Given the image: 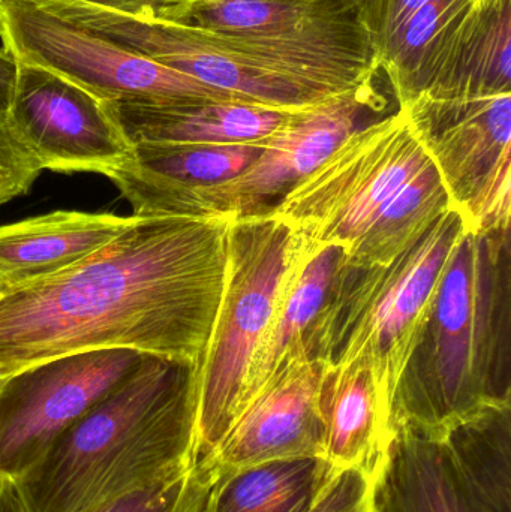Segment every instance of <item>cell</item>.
I'll return each mask as SVG.
<instances>
[{"label":"cell","instance_id":"obj_2","mask_svg":"<svg viewBox=\"0 0 511 512\" xmlns=\"http://www.w3.org/2000/svg\"><path fill=\"white\" fill-rule=\"evenodd\" d=\"M198 373L192 361L144 354L15 480L24 511H83L192 468Z\"/></svg>","mask_w":511,"mask_h":512},{"label":"cell","instance_id":"obj_6","mask_svg":"<svg viewBox=\"0 0 511 512\" xmlns=\"http://www.w3.org/2000/svg\"><path fill=\"white\" fill-rule=\"evenodd\" d=\"M153 17L219 33L332 95L380 74L351 0H183Z\"/></svg>","mask_w":511,"mask_h":512},{"label":"cell","instance_id":"obj_29","mask_svg":"<svg viewBox=\"0 0 511 512\" xmlns=\"http://www.w3.org/2000/svg\"><path fill=\"white\" fill-rule=\"evenodd\" d=\"M0 512H26L15 481L0 475Z\"/></svg>","mask_w":511,"mask_h":512},{"label":"cell","instance_id":"obj_20","mask_svg":"<svg viewBox=\"0 0 511 512\" xmlns=\"http://www.w3.org/2000/svg\"><path fill=\"white\" fill-rule=\"evenodd\" d=\"M338 474L324 457L270 460L221 472L204 512H308Z\"/></svg>","mask_w":511,"mask_h":512},{"label":"cell","instance_id":"obj_9","mask_svg":"<svg viewBox=\"0 0 511 512\" xmlns=\"http://www.w3.org/2000/svg\"><path fill=\"white\" fill-rule=\"evenodd\" d=\"M471 230H510L511 93L434 96L402 105Z\"/></svg>","mask_w":511,"mask_h":512},{"label":"cell","instance_id":"obj_16","mask_svg":"<svg viewBox=\"0 0 511 512\" xmlns=\"http://www.w3.org/2000/svg\"><path fill=\"white\" fill-rule=\"evenodd\" d=\"M369 512H488L441 438L398 430L371 478Z\"/></svg>","mask_w":511,"mask_h":512},{"label":"cell","instance_id":"obj_1","mask_svg":"<svg viewBox=\"0 0 511 512\" xmlns=\"http://www.w3.org/2000/svg\"><path fill=\"white\" fill-rule=\"evenodd\" d=\"M231 222L135 216L81 261L0 291V379L101 349L200 366L221 303Z\"/></svg>","mask_w":511,"mask_h":512},{"label":"cell","instance_id":"obj_19","mask_svg":"<svg viewBox=\"0 0 511 512\" xmlns=\"http://www.w3.org/2000/svg\"><path fill=\"white\" fill-rule=\"evenodd\" d=\"M135 216L59 212L0 227V285L15 288L57 273L111 242Z\"/></svg>","mask_w":511,"mask_h":512},{"label":"cell","instance_id":"obj_7","mask_svg":"<svg viewBox=\"0 0 511 512\" xmlns=\"http://www.w3.org/2000/svg\"><path fill=\"white\" fill-rule=\"evenodd\" d=\"M429 159L404 108L351 132L270 210L306 242L347 251Z\"/></svg>","mask_w":511,"mask_h":512},{"label":"cell","instance_id":"obj_27","mask_svg":"<svg viewBox=\"0 0 511 512\" xmlns=\"http://www.w3.org/2000/svg\"><path fill=\"white\" fill-rule=\"evenodd\" d=\"M101 8L114 9L129 15H155L161 9L183 0H81Z\"/></svg>","mask_w":511,"mask_h":512},{"label":"cell","instance_id":"obj_13","mask_svg":"<svg viewBox=\"0 0 511 512\" xmlns=\"http://www.w3.org/2000/svg\"><path fill=\"white\" fill-rule=\"evenodd\" d=\"M324 366L305 355L291 358L243 409L213 456L216 474L291 457H324L318 405Z\"/></svg>","mask_w":511,"mask_h":512},{"label":"cell","instance_id":"obj_22","mask_svg":"<svg viewBox=\"0 0 511 512\" xmlns=\"http://www.w3.org/2000/svg\"><path fill=\"white\" fill-rule=\"evenodd\" d=\"M452 207L449 192L429 161L345 251V264L365 268L389 264L416 245Z\"/></svg>","mask_w":511,"mask_h":512},{"label":"cell","instance_id":"obj_17","mask_svg":"<svg viewBox=\"0 0 511 512\" xmlns=\"http://www.w3.org/2000/svg\"><path fill=\"white\" fill-rule=\"evenodd\" d=\"M318 405L324 424V459L336 471L374 477L393 436L392 409L371 370L324 367Z\"/></svg>","mask_w":511,"mask_h":512},{"label":"cell","instance_id":"obj_5","mask_svg":"<svg viewBox=\"0 0 511 512\" xmlns=\"http://www.w3.org/2000/svg\"><path fill=\"white\" fill-rule=\"evenodd\" d=\"M300 237L270 213L233 219L227 273L198 373L197 462L215 453L243 411L246 379Z\"/></svg>","mask_w":511,"mask_h":512},{"label":"cell","instance_id":"obj_25","mask_svg":"<svg viewBox=\"0 0 511 512\" xmlns=\"http://www.w3.org/2000/svg\"><path fill=\"white\" fill-rule=\"evenodd\" d=\"M41 171L35 156L12 129L6 111L0 110V206L27 194Z\"/></svg>","mask_w":511,"mask_h":512},{"label":"cell","instance_id":"obj_28","mask_svg":"<svg viewBox=\"0 0 511 512\" xmlns=\"http://www.w3.org/2000/svg\"><path fill=\"white\" fill-rule=\"evenodd\" d=\"M15 77H17V62L0 44V110L2 111L8 110Z\"/></svg>","mask_w":511,"mask_h":512},{"label":"cell","instance_id":"obj_4","mask_svg":"<svg viewBox=\"0 0 511 512\" xmlns=\"http://www.w3.org/2000/svg\"><path fill=\"white\" fill-rule=\"evenodd\" d=\"M470 222L452 207L404 254L386 265H342L306 351L324 367L371 370L384 400L393 397L450 256Z\"/></svg>","mask_w":511,"mask_h":512},{"label":"cell","instance_id":"obj_26","mask_svg":"<svg viewBox=\"0 0 511 512\" xmlns=\"http://www.w3.org/2000/svg\"><path fill=\"white\" fill-rule=\"evenodd\" d=\"M371 478L360 471H341L308 512H369Z\"/></svg>","mask_w":511,"mask_h":512},{"label":"cell","instance_id":"obj_23","mask_svg":"<svg viewBox=\"0 0 511 512\" xmlns=\"http://www.w3.org/2000/svg\"><path fill=\"white\" fill-rule=\"evenodd\" d=\"M441 439L485 510L511 512V406L486 409Z\"/></svg>","mask_w":511,"mask_h":512},{"label":"cell","instance_id":"obj_14","mask_svg":"<svg viewBox=\"0 0 511 512\" xmlns=\"http://www.w3.org/2000/svg\"><path fill=\"white\" fill-rule=\"evenodd\" d=\"M398 107L428 89L473 12L471 0H351Z\"/></svg>","mask_w":511,"mask_h":512},{"label":"cell","instance_id":"obj_30","mask_svg":"<svg viewBox=\"0 0 511 512\" xmlns=\"http://www.w3.org/2000/svg\"><path fill=\"white\" fill-rule=\"evenodd\" d=\"M497 2H500V0H471V6H473V12H482L494 6Z\"/></svg>","mask_w":511,"mask_h":512},{"label":"cell","instance_id":"obj_24","mask_svg":"<svg viewBox=\"0 0 511 512\" xmlns=\"http://www.w3.org/2000/svg\"><path fill=\"white\" fill-rule=\"evenodd\" d=\"M218 474L206 463L78 512H204Z\"/></svg>","mask_w":511,"mask_h":512},{"label":"cell","instance_id":"obj_15","mask_svg":"<svg viewBox=\"0 0 511 512\" xmlns=\"http://www.w3.org/2000/svg\"><path fill=\"white\" fill-rule=\"evenodd\" d=\"M344 262L345 249L341 246L318 245L300 237L299 252L282 283L269 327L249 367L243 409L287 361L300 355L309 357L306 339Z\"/></svg>","mask_w":511,"mask_h":512},{"label":"cell","instance_id":"obj_8","mask_svg":"<svg viewBox=\"0 0 511 512\" xmlns=\"http://www.w3.org/2000/svg\"><path fill=\"white\" fill-rule=\"evenodd\" d=\"M0 41L15 62L53 72L105 102H246L132 53L29 0H0Z\"/></svg>","mask_w":511,"mask_h":512},{"label":"cell","instance_id":"obj_18","mask_svg":"<svg viewBox=\"0 0 511 512\" xmlns=\"http://www.w3.org/2000/svg\"><path fill=\"white\" fill-rule=\"evenodd\" d=\"M111 110L131 144L215 146L261 143L296 113L242 101L171 105L111 102Z\"/></svg>","mask_w":511,"mask_h":512},{"label":"cell","instance_id":"obj_3","mask_svg":"<svg viewBox=\"0 0 511 512\" xmlns=\"http://www.w3.org/2000/svg\"><path fill=\"white\" fill-rule=\"evenodd\" d=\"M503 406H511V231L468 227L396 385L393 430L443 438Z\"/></svg>","mask_w":511,"mask_h":512},{"label":"cell","instance_id":"obj_11","mask_svg":"<svg viewBox=\"0 0 511 512\" xmlns=\"http://www.w3.org/2000/svg\"><path fill=\"white\" fill-rule=\"evenodd\" d=\"M374 81L296 111L261 141V153L239 176L192 192L174 216H228L239 219L270 212L290 189L312 173L351 132L362 128L368 111L381 110Z\"/></svg>","mask_w":511,"mask_h":512},{"label":"cell","instance_id":"obj_21","mask_svg":"<svg viewBox=\"0 0 511 512\" xmlns=\"http://www.w3.org/2000/svg\"><path fill=\"white\" fill-rule=\"evenodd\" d=\"M422 93H511V0H500L485 11L468 15L449 56Z\"/></svg>","mask_w":511,"mask_h":512},{"label":"cell","instance_id":"obj_10","mask_svg":"<svg viewBox=\"0 0 511 512\" xmlns=\"http://www.w3.org/2000/svg\"><path fill=\"white\" fill-rule=\"evenodd\" d=\"M132 349L78 352L0 379V475L15 481L143 360Z\"/></svg>","mask_w":511,"mask_h":512},{"label":"cell","instance_id":"obj_31","mask_svg":"<svg viewBox=\"0 0 511 512\" xmlns=\"http://www.w3.org/2000/svg\"><path fill=\"white\" fill-rule=\"evenodd\" d=\"M0 291H2V285H0Z\"/></svg>","mask_w":511,"mask_h":512},{"label":"cell","instance_id":"obj_12","mask_svg":"<svg viewBox=\"0 0 511 512\" xmlns=\"http://www.w3.org/2000/svg\"><path fill=\"white\" fill-rule=\"evenodd\" d=\"M6 116L41 170L105 176L132 153L111 102L35 66L17 63Z\"/></svg>","mask_w":511,"mask_h":512}]
</instances>
